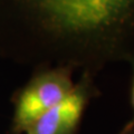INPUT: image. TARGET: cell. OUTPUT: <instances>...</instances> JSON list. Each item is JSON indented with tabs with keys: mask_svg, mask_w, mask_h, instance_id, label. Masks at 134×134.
I'll use <instances>...</instances> for the list:
<instances>
[{
	"mask_svg": "<svg viewBox=\"0 0 134 134\" xmlns=\"http://www.w3.org/2000/svg\"><path fill=\"white\" fill-rule=\"evenodd\" d=\"M0 56L94 75L134 58V0H0Z\"/></svg>",
	"mask_w": 134,
	"mask_h": 134,
	"instance_id": "1",
	"label": "cell"
},
{
	"mask_svg": "<svg viewBox=\"0 0 134 134\" xmlns=\"http://www.w3.org/2000/svg\"><path fill=\"white\" fill-rule=\"evenodd\" d=\"M69 67H49L38 69L15 98L12 129L25 133L37 119L67 97L75 84Z\"/></svg>",
	"mask_w": 134,
	"mask_h": 134,
	"instance_id": "2",
	"label": "cell"
},
{
	"mask_svg": "<svg viewBox=\"0 0 134 134\" xmlns=\"http://www.w3.org/2000/svg\"><path fill=\"white\" fill-rule=\"evenodd\" d=\"M95 93L93 75L84 72L67 97L37 119L25 133L75 134L84 111Z\"/></svg>",
	"mask_w": 134,
	"mask_h": 134,
	"instance_id": "3",
	"label": "cell"
},
{
	"mask_svg": "<svg viewBox=\"0 0 134 134\" xmlns=\"http://www.w3.org/2000/svg\"><path fill=\"white\" fill-rule=\"evenodd\" d=\"M129 63L132 66V72H133V75H132V88H131V104H132L133 113H134V58H132ZM131 122L134 123V115H133V119L131 120Z\"/></svg>",
	"mask_w": 134,
	"mask_h": 134,
	"instance_id": "4",
	"label": "cell"
},
{
	"mask_svg": "<svg viewBox=\"0 0 134 134\" xmlns=\"http://www.w3.org/2000/svg\"><path fill=\"white\" fill-rule=\"evenodd\" d=\"M117 134H134V123L130 121V122L121 130V132Z\"/></svg>",
	"mask_w": 134,
	"mask_h": 134,
	"instance_id": "5",
	"label": "cell"
}]
</instances>
